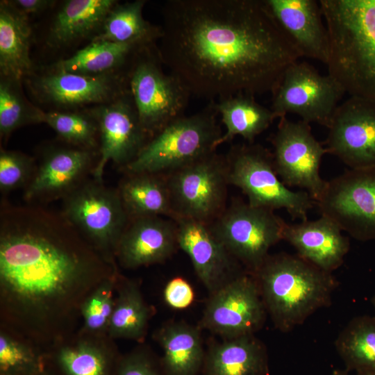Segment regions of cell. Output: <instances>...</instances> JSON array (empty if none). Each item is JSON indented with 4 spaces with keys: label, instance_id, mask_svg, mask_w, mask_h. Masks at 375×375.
Masks as SVG:
<instances>
[{
    "label": "cell",
    "instance_id": "3",
    "mask_svg": "<svg viewBox=\"0 0 375 375\" xmlns=\"http://www.w3.org/2000/svg\"><path fill=\"white\" fill-rule=\"evenodd\" d=\"M319 3L328 35V74L345 93L375 101V0Z\"/></svg>",
    "mask_w": 375,
    "mask_h": 375
},
{
    "label": "cell",
    "instance_id": "18",
    "mask_svg": "<svg viewBox=\"0 0 375 375\" xmlns=\"http://www.w3.org/2000/svg\"><path fill=\"white\" fill-rule=\"evenodd\" d=\"M174 220L178 247L189 256L198 278L210 293L242 272L240 264L217 238L209 225L187 218Z\"/></svg>",
    "mask_w": 375,
    "mask_h": 375
},
{
    "label": "cell",
    "instance_id": "33",
    "mask_svg": "<svg viewBox=\"0 0 375 375\" xmlns=\"http://www.w3.org/2000/svg\"><path fill=\"white\" fill-rule=\"evenodd\" d=\"M38 119L40 123L49 125L62 140L73 147L94 152L99 148V126L89 112L40 110Z\"/></svg>",
    "mask_w": 375,
    "mask_h": 375
},
{
    "label": "cell",
    "instance_id": "16",
    "mask_svg": "<svg viewBox=\"0 0 375 375\" xmlns=\"http://www.w3.org/2000/svg\"><path fill=\"white\" fill-rule=\"evenodd\" d=\"M323 143L350 169L375 167V101L351 96L338 106Z\"/></svg>",
    "mask_w": 375,
    "mask_h": 375
},
{
    "label": "cell",
    "instance_id": "5",
    "mask_svg": "<svg viewBox=\"0 0 375 375\" xmlns=\"http://www.w3.org/2000/svg\"><path fill=\"white\" fill-rule=\"evenodd\" d=\"M217 115L215 101H211L199 112L173 121L120 169L124 174H167L215 151L223 134Z\"/></svg>",
    "mask_w": 375,
    "mask_h": 375
},
{
    "label": "cell",
    "instance_id": "35",
    "mask_svg": "<svg viewBox=\"0 0 375 375\" xmlns=\"http://www.w3.org/2000/svg\"><path fill=\"white\" fill-rule=\"evenodd\" d=\"M18 82L1 78L0 83V135L8 138L18 128L39 122L40 110L27 104L19 92Z\"/></svg>",
    "mask_w": 375,
    "mask_h": 375
},
{
    "label": "cell",
    "instance_id": "15",
    "mask_svg": "<svg viewBox=\"0 0 375 375\" xmlns=\"http://www.w3.org/2000/svg\"><path fill=\"white\" fill-rule=\"evenodd\" d=\"M88 112L97 121L99 131V157L92 177L103 181L108 162L124 167L151 138L140 122L130 90Z\"/></svg>",
    "mask_w": 375,
    "mask_h": 375
},
{
    "label": "cell",
    "instance_id": "25",
    "mask_svg": "<svg viewBox=\"0 0 375 375\" xmlns=\"http://www.w3.org/2000/svg\"><path fill=\"white\" fill-rule=\"evenodd\" d=\"M31 28L28 17L9 1L0 4V71L1 76L19 83L32 69Z\"/></svg>",
    "mask_w": 375,
    "mask_h": 375
},
{
    "label": "cell",
    "instance_id": "28",
    "mask_svg": "<svg viewBox=\"0 0 375 375\" xmlns=\"http://www.w3.org/2000/svg\"><path fill=\"white\" fill-rule=\"evenodd\" d=\"M226 131L215 143V148L242 137L248 143H254L256 138L267 129L276 119L271 110L259 104L254 96L241 93L215 101Z\"/></svg>",
    "mask_w": 375,
    "mask_h": 375
},
{
    "label": "cell",
    "instance_id": "27",
    "mask_svg": "<svg viewBox=\"0 0 375 375\" xmlns=\"http://www.w3.org/2000/svg\"><path fill=\"white\" fill-rule=\"evenodd\" d=\"M115 0H69L57 12L50 28L49 39L57 47L68 45L99 33Z\"/></svg>",
    "mask_w": 375,
    "mask_h": 375
},
{
    "label": "cell",
    "instance_id": "11",
    "mask_svg": "<svg viewBox=\"0 0 375 375\" xmlns=\"http://www.w3.org/2000/svg\"><path fill=\"white\" fill-rule=\"evenodd\" d=\"M344 93L328 74L321 75L309 63L297 60L285 69L272 92L270 109L276 118L293 113L306 122L328 128Z\"/></svg>",
    "mask_w": 375,
    "mask_h": 375
},
{
    "label": "cell",
    "instance_id": "42",
    "mask_svg": "<svg viewBox=\"0 0 375 375\" xmlns=\"http://www.w3.org/2000/svg\"><path fill=\"white\" fill-rule=\"evenodd\" d=\"M331 375H349V372L345 369H336L332 372Z\"/></svg>",
    "mask_w": 375,
    "mask_h": 375
},
{
    "label": "cell",
    "instance_id": "12",
    "mask_svg": "<svg viewBox=\"0 0 375 375\" xmlns=\"http://www.w3.org/2000/svg\"><path fill=\"white\" fill-rule=\"evenodd\" d=\"M270 142L274 148V167L281 181L288 188L306 190L315 202L318 201L327 184L319 169L328 151L312 135L310 124L301 119L292 122L283 116L279 118Z\"/></svg>",
    "mask_w": 375,
    "mask_h": 375
},
{
    "label": "cell",
    "instance_id": "39",
    "mask_svg": "<svg viewBox=\"0 0 375 375\" xmlns=\"http://www.w3.org/2000/svg\"><path fill=\"white\" fill-rule=\"evenodd\" d=\"M163 295L166 303L177 310L188 308L194 299L193 288L181 277H174L169 281L165 287Z\"/></svg>",
    "mask_w": 375,
    "mask_h": 375
},
{
    "label": "cell",
    "instance_id": "36",
    "mask_svg": "<svg viewBox=\"0 0 375 375\" xmlns=\"http://www.w3.org/2000/svg\"><path fill=\"white\" fill-rule=\"evenodd\" d=\"M42 371V360L30 348L1 333V375H41Z\"/></svg>",
    "mask_w": 375,
    "mask_h": 375
},
{
    "label": "cell",
    "instance_id": "43",
    "mask_svg": "<svg viewBox=\"0 0 375 375\" xmlns=\"http://www.w3.org/2000/svg\"><path fill=\"white\" fill-rule=\"evenodd\" d=\"M356 375H375V370L356 372Z\"/></svg>",
    "mask_w": 375,
    "mask_h": 375
},
{
    "label": "cell",
    "instance_id": "34",
    "mask_svg": "<svg viewBox=\"0 0 375 375\" xmlns=\"http://www.w3.org/2000/svg\"><path fill=\"white\" fill-rule=\"evenodd\" d=\"M57 362L65 375H110V356L100 347L88 342L62 348Z\"/></svg>",
    "mask_w": 375,
    "mask_h": 375
},
{
    "label": "cell",
    "instance_id": "9",
    "mask_svg": "<svg viewBox=\"0 0 375 375\" xmlns=\"http://www.w3.org/2000/svg\"><path fill=\"white\" fill-rule=\"evenodd\" d=\"M285 222L273 210L237 199L209 226L232 257L254 274L283 240Z\"/></svg>",
    "mask_w": 375,
    "mask_h": 375
},
{
    "label": "cell",
    "instance_id": "21",
    "mask_svg": "<svg viewBox=\"0 0 375 375\" xmlns=\"http://www.w3.org/2000/svg\"><path fill=\"white\" fill-rule=\"evenodd\" d=\"M276 23L301 57L326 64L329 41L319 1L265 0Z\"/></svg>",
    "mask_w": 375,
    "mask_h": 375
},
{
    "label": "cell",
    "instance_id": "19",
    "mask_svg": "<svg viewBox=\"0 0 375 375\" xmlns=\"http://www.w3.org/2000/svg\"><path fill=\"white\" fill-rule=\"evenodd\" d=\"M35 88L43 100L65 107L103 104L129 90L127 76L115 73L91 76L60 70L40 77Z\"/></svg>",
    "mask_w": 375,
    "mask_h": 375
},
{
    "label": "cell",
    "instance_id": "40",
    "mask_svg": "<svg viewBox=\"0 0 375 375\" xmlns=\"http://www.w3.org/2000/svg\"><path fill=\"white\" fill-rule=\"evenodd\" d=\"M115 375H161L153 362L141 352L132 353L118 363Z\"/></svg>",
    "mask_w": 375,
    "mask_h": 375
},
{
    "label": "cell",
    "instance_id": "41",
    "mask_svg": "<svg viewBox=\"0 0 375 375\" xmlns=\"http://www.w3.org/2000/svg\"><path fill=\"white\" fill-rule=\"evenodd\" d=\"M10 3L18 11L28 16L41 12L51 6L54 1L49 0H15Z\"/></svg>",
    "mask_w": 375,
    "mask_h": 375
},
{
    "label": "cell",
    "instance_id": "38",
    "mask_svg": "<svg viewBox=\"0 0 375 375\" xmlns=\"http://www.w3.org/2000/svg\"><path fill=\"white\" fill-rule=\"evenodd\" d=\"M113 283L110 278L103 280L83 303L81 312L87 329L97 331L108 326L115 306Z\"/></svg>",
    "mask_w": 375,
    "mask_h": 375
},
{
    "label": "cell",
    "instance_id": "4",
    "mask_svg": "<svg viewBox=\"0 0 375 375\" xmlns=\"http://www.w3.org/2000/svg\"><path fill=\"white\" fill-rule=\"evenodd\" d=\"M258 283L267 312L283 333L302 324L311 315L328 306L338 282L297 255H269L252 274Z\"/></svg>",
    "mask_w": 375,
    "mask_h": 375
},
{
    "label": "cell",
    "instance_id": "2",
    "mask_svg": "<svg viewBox=\"0 0 375 375\" xmlns=\"http://www.w3.org/2000/svg\"><path fill=\"white\" fill-rule=\"evenodd\" d=\"M61 212L1 203L0 282L24 306L41 308L107 272L108 266Z\"/></svg>",
    "mask_w": 375,
    "mask_h": 375
},
{
    "label": "cell",
    "instance_id": "29",
    "mask_svg": "<svg viewBox=\"0 0 375 375\" xmlns=\"http://www.w3.org/2000/svg\"><path fill=\"white\" fill-rule=\"evenodd\" d=\"M146 1L117 3L107 15L92 40L128 44L138 47L155 44L162 36L161 26L147 21L142 15Z\"/></svg>",
    "mask_w": 375,
    "mask_h": 375
},
{
    "label": "cell",
    "instance_id": "44",
    "mask_svg": "<svg viewBox=\"0 0 375 375\" xmlns=\"http://www.w3.org/2000/svg\"><path fill=\"white\" fill-rule=\"evenodd\" d=\"M372 305L374 306V308L375 310V294L373 296V297L372 298Z\"/></svg>",
    "mask_w": 375,
    "mask_h": 375
},
{
    "label": "cell",
    "instance_id": "14",
    "mask_svg": "<svg viewBox=\"0 0 375 375\" xmlns=\"http://www.w3.org/2000/svg\"><path fill=\"white\" fill-rule=\"evenodd\" d=\"M210 294L202 328L228 339L254 334L262 326L267 312L252 274L242 272Z\"/></svg>",
    "mask_w": 375,
    "mask_h": 375
},
{
    "label": "cell",
    "instance_id": "23",
    "mask_svg": "<svg viewBox=\"0 0 375 375\" xmlns=\"http://www.w3.org/2000/svg\"><path fill=\"white\" fill-rule=\"evenodd\" d=\"M203 375H267L265 344L252 335L226 339L205 354Z\"/></svg>",
    "mask_w": 375,
    "mask_h": 375
},
{
    "label": "cell",
    "instance_id": "32",
    "mask_svg": "<svg viewBox=\"0 0 375 375\" xmlns=\"http://www.w3.org/2000/svg\"><path fill=\"white\" fill-rule=\"evenodd\" d=\"M149 310L137 285L126 281L121 286L108 323L113 338L138 340L145 333Z\"/></svg>",
    "mask_w": 375,
    "mask_h": 375
},
{
    "label": "cell",
    "instance_id": "31",
    "mask_svg": "<svg viewBox=\"0 0 375 375\" xmlns=\"http://www.w3.org/2000/svg\"><path fill=\"white\" fill-rule=\"evenodd\" d=\"M335 346L349 372L375 370V316L353 318L339 333Z\"/></svg>",
    "mask_w": 375,
    "mask_h": 375
},
{
    "label": "cell",
    "instance_id": "24",
    "mask_svg": "<svg viewBox=\"0 0 375 375\" xmlns=\"http://www.w3.org/2000/svg\"><path fill=\"white\" fill-rule=\"evenodd\" d=\"M117 189L129 220L155 216L173 219L166 174H124Z\"/></svg>",
    "mask_w": 375,
    "mask_h": 375
},
{
    "label": "cell",
    "instance_id": "22",
    "mask_svg": "<svg viewBox=\"0 0 375 375\" xmlns=\"http://www.w3.org/2000/svg\"><path fill=\"white\" fill-rule=\"evenodd\" d=\"M338 224L328 217L285 222L283 240L290 243L297 255L329 273L339 268L347 254L350 243Z\"/></svg>",
    "mask_w": 375,
    "mask_h": 375
},
{
    "label": "cell",
    "instance_id": "45",
    "mask_svg": "<svg viewBox=\"0 0 375 375\" xmlns=\"http://www.w3.org/2000/svg\"><path fill=\"white\" fill-rule=\"evenodd\" d=\"M42 375V374H41Z\"/></svg>",
    "mask_w": 375,
    "mask_h": 375
},
{
    "label": "cell",
    "instance_id": "37",
    "mask_svg": "<svg viewBox=\"0 0 375 375\" xmlns=\"http://www.w3.org/2000/svg\"><path fill=\"white\" fill-rule=\"evenodd\" d=\"M37 165L34 160L19 151L1 149L0 152V191L6 195L30 183Z\"/></svg>",
    "mask_w": 375,
    "mask_h": 375
},
{
    "label": "cell",
    "instance_id": "26",
    "mask_svg": "<svg viewBox=\"0 0 375 375\" xmlns=\"http://www.w3.org/2000/svg\"><path fill=\"white\" fill-rule=\"evenodd\" d=\"M162 349L165 375H198L205 353L199 328L184 322H169L157 335Z\"/></svg>",
    "mask_w": 375,
    "mask_h": 375
},
{
    "label": "cell",
    "instance_id": "1",
    "mask_svg": "<svg viewBox=\"0 0 375 375\" xmlns=\"http://www.w3.org/2000/svg\"><path fill=\"white\" fill-rule=\"evenodd\" d=\"M162 15L163 64L210 101L272 93L301 57L265 0H169Z\"/></svg>",
    "mask_w": 375,
    "mask_h": 375
},
{
    "label": "cell",
    "instance_id": "7",
    "mask_svg": "<svg viewBox=\"0 0 375 375\" xmlns=\"http://www.w3.org/2000/svg\"><path fill=\"white\" fill-rule=\"evenodd\" d=\"M162 64L158 47H145L136 53L127 74L140 122L151 138L184 116L192 96L176 76L165 73Z\"/></svg>",
    "mask_w": 375,
    "mask_h": 375
},
{
    "label": "cell",
    "instance_id": "30",
    "mask_svg": "<svg viewBox=\"0 0 375 375\" xmlns=\"http://www.w3.org/2000/svg\"><path fill=\"white\" fill-rule=\"evenodd\" d=\"M142 48L133 44L92 40L74 56L56 63L53 70L91 76L114 73L116 69L131 60Z\"/></svg>",
    "mask_w": 375,
    "mask_h": 375
},
{
    "label": "cell",
    "instance_id": "10",
    "mask_svg": "<svg viewBox=\"0 0 375 375\" xmlns=\"http://www.w3.org/2000/svg\"><path fill=\"white\" fill-rule=\"evenodd\" d=\"M166 175L172 219L187 218L210 225L226 208V156L215 151Z\"/></svg>",
    "mask_w": 375,
    "mask_h": 375
},
{
    "label": "cell",
    "instance_id": "13",
    "mask_svg": "<svg viewBox=\"0 0 375 375\" xmlns=\"http://www.w3.org/2000/svg\"><path fill=\"white\" fill-rule=\"evenodd\" d=\"M316 206L353 238L375 240V167L350 169L328 181Z\"/></svg>",
    "mask_w": 375,
    "mask_h": 375
},
{
    "label": "cell",
    "instance_id": "8",
    "mask_svg": "<svg viewBox=\"0 0 375 375\" xmlns=\"http://www.w3.org/2000/svg\"><path fill=\"white\" fill-rule=\"evenodd\" d=\"M60 212L106 259L115 256L129 222L117 188L89 178L62 199Z\"/></svg>",
    "mask_w": 375,
    "mask_h": 375
},
{
    "label": "cell",
    "instance_id": "6",
    "mask_svg": "<svg viewBox=\"0 0 375 375\" xmlns=\"http://www.w3.org/2000/svg\"><path fill=\"white\" fill-rule=\"evenodd\" d=\"M229 185L240 188L248 203L271 210L285 209L294 220L308 219L316 202L306 191L289 189L278 177L273 155L259 144H239L226 155Z\"/></svg>",
    "mask_w": 375,
    "mask_h": 375
},
{
    "label": "cell",
    "instance_id": "20",
    "mask_svg": "<svg viewBox=\"0 0 375 375\" xmlns=\"http://www.w3.org/2000/svg\"><path fill=\"white\" fill-rule=\"evenodd\" d=\"M179 248L174 219L160 216L130 219L119 241L115 256L125 268L164 262Z\"/></svg>",
    "mask_w": 375,
    "mask_h": 375
},
{
    "label": "cell",
    "instance_id": "17",
    "mask_svg": "<svg viewBox=\"0 0 375 375\" xmlns=\"http://www.w3.org/2000/svg\"><path fill=\"white\" fill-rule=\"evenodd\" d=\"M95 152L76 147H58L47 151L24 189L29 203L63 199L92 176Z\"/></svg>",
    "mask_w": 375,
    "mask_h": 375
}]
</instances>
